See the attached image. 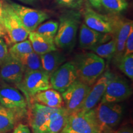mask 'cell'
Segmentation results:
<instances>
[{"mask_svg": "<svg viewBox=\"0 0 133 133\" xmlns=\"http://www.w3.org/2000/svg\"><path fill=\"white\" fill-rule=\"evenodd\" d=\"M81 19V12L74 9L67 10L61 15L57 31L54 38L56 47L72 50L75 45Z\"/></svg>", "mask_w": 133, "mask_h": 133, "instance_id": "6da1fadb", "label": "cell"}, {"mask_svg": "<svg viewBox=\"0 0 133 133\" xmlns=\"http://www.w3.org/2000/svg\"><path fill=\"white\" fill-rule=\"evenodd\" d=\"M78 80L92 86L104 72L105 63L104 59L94 52H84L76 55L73 61Z\"/></svg>", "mask_w": 133, "mask_h": 133, "instance_id": "7a4b0ae2", "label": "cell"}, {"mask_svg": "<svg viewBox=\"0 0 133 133\" xmlns=\"http://www.w3.org/2000/svg\"><path fill=\"white\" fill-rule=\"evenodd\" d=\"M102 131L94 109H91L88 111L79 110L69 115L62 132L101 133Z\"/></svg>", "mask_w": 133, "mask_h": 133, "instance_id": "3957f363", "label": "cell"}, {"mask_svg": "<svg viewBox=\"0 0 133 133\" xmlns=\"http://www.w3.org/2000/svg\"><path fill=\"white\" fill-rule=\"evenodd\" d=\"M50 75L44 70L25 72L22 79L17 87L25 97L28 107L31 104L33 97L43 91L51 89Z\"/></svg>", "mask_w": 133, "mask_h": 133, "instance_id": "277c9868", "label": "cell"}, {"mask_svg": "<svg viewBox=\"0 0 133 133\" xmlns=\"http://www.w3.org/2000/svg\"><path fill=\"white\" fill-rule=\"evenodd\" d=\"M0 105L12 111L17 118L27 114V102L24 94L11 86L0 87Z\"/></svg>", "mask_w": 133, "mask_h": 133, "instance_id": "5b68a950", "label": "cell"}, {"mask_svg": "<svg viewBox=\"0 0 133 133\" xmlns=\"http://www.w3.org/2000/svg\"><path fill=\"white\" fill-rule=\"evenodd\" d=\"M93 109L102 130L115 127L120 123L123 115V107L118 103L100 102Z\"/></svg>", "mask_w": 133, "mask_h": 133, "instance_id": "8992f818", "label": "cell"}, {"mask_svg": "<svg viewBox=\"0 0 133 133\" xmlns=\"http://www.w3.org/2000/svg\"><path fill=\"white\" fill-rule=\"evenodd\" d=\"M3 28L12 43L24 41L29 37V32L23 26L19 17L9 3H4Z\"/></svg>", "mask_w": 133, "mask_h": 133, "instance_id": "52a82bcc", "label": "cell"}, {"mask_svg": "<svg viewBox=\"0 0 133 133\" xmlns=\"http://www.w3.org/2000/svg\"><path fill=\"white\" fill-rule=\"evenodd\" d=\"M132 92V89L125 79L113 74L107 83L101 102H121L128 99Z\"/></svg>", "mask_w": 133, "mask_h": 133, "instance_id": "ba28073f", "label": "cell"}, {"mask_svg": "<svg viewBox=\"0 0 133 133\" xmlns=\"http://www.w3.org/2000/svg\"><path fill=\"white\" fill-rule=\"evenodd\" d=\"M91 88V86L76 79L66 90L62 93L63 101L65 104V107L69 115L80 110Z\"/></svg>", "mask_w": 133, "mask_h": 133, "instance_id": "9c48e42d", "label": "cell"}, {"mask_svg": "<svg viewBox=\"0 0 133 133\" xmlns=\"http://www.w3.org/2000/svg\"><path fill=\"white\" fill-rule=\"evenodd\" d=\"M21 20L24 28L29 32L35 31L41 23L49 18L48 13L41 10L33 9L16 3H9Z\"/></svg>", "mask_w": 133, "mask_h": 133, "instance_id": "30bf717a", "label": "cell"}, {"mask_svg": "<svg viewBox=\"0 0 133 133\" xmlns=\"http://www.w3.org/2000/svg\"><path fill=\"white\" fill-rule=\"evenodd\" d=\"M77 79L75 68L73 62L61 65L50 75L51 88L62 93Z\"/></svg>", "mask_w": 133, "mask_h": 133, "instance_id": "8fae6325", "label": "cell"}, {"mask_svg": "<svg viewBox=\"0 0 133 133\" xmlns=\"http://www.w3.org/2000/svg\"><path fill=\"white\" fill-rule=\"evenodd\" d=\"M27 111L29 122L33 133H47L49 115L54 108L33 102Z\"/></svg>", "mask_w": 133, "mask_h": 133, "instance_id": "7c38bea8", "label": "cell"}, {"mask_svg": "<svg viewBox=\"0 0 133 133\" xmlns=\"http://www.w3.org/2000/svg\"><path fill=\"white\" fill-rule=\"evenodd\" d=\"M110 17L114 27L112 34L116 44V51L114 57L116 59L123 54L126 40L131 30L133 29V22L118 15H112Z\"/></svg>", "mask_w": 133, "mask_h": 133, "instance_id": "4fadbf2b", "label": "cell"}, {"mask_svg": "<svg viewBox=\"0 0 133 133\" xmlns=\"http://www.w3.org/2000/svg\"><path fill=\"white\" fill-rule=\"evenodd\" d=\"M81 14L84 23L90 29L102 33H112L114 27L110 16L99 14L89 6H85Z\"/></svg>", "mask_w": 133, "mask_h": 133, "instance_id": "5bb4252c", "label": "cell"}, {"mask_svg": "<svg viewBox=\"0 0 133 133\" xmlns=\"http://www.w3.org/2000/svg\"><path fill=\"white\" fill-rule=\"evenodd\" d=\"M112 75V72L107 70L99 76V78L91 86L90 91L88 92L79 110L88 111L96 107L102 99L107 83Z\"/></svg>", "mask_w": 133, "mask_h": 133, "instance_id": "9a60e30c", "label": "cell"}, {"mask_svg": "<svg viewBox=\"0 0 133 133\" xmlns=\"http://www.w3.org/2000/svg\"><path fill=\"white\" fill-rule=\"evenodd\" d=\"M24 74V69L21 62L10 54L0 64V77L6 83L18 85Z\"/></svg>", "mask_w": 133, "mask_h": 133, "instance_id": "2e32d148", "label": "cell"}, {"mask_svg": "<svg viewBox=\"0 0 133 133\" xmlns=\"http://www.w3.org/2000/svg\"><path fill=\"white\" fill-rule=\"evenodd\" d=\"M112 37L111 33H102L90 29L84 23L81 24L79 33V46L89 49L92 46L105 42V39Z\"/></svg>", "mask_w": 133, "mask_h": 133, "instance_id": "e0dca14e", "label": "cell"}, {"mask_svg": "<svg viewBox=\"0 0 133 133\" xmlns=\"http://www.w3.org/2000/svg\"><path fill=\"white\" fill-rule=\"evenodd\" d=\"M28 38L33 51L39 56L57 50L54 39L39 34L35 31L30 32Z\"/></svg>", "mask_w": 133, "mask_h": 133, "instance_id": "ac0fdd59", "label": "cell"}, {"mask_svg": "<svg viewBox=\"0 0 133 133\" xmlns=\"http://www.w3.org/2000/svg\"><path fill=\"white\" fill-rule=\"evenodd\" d=\"M69 114L65 107L54 108L49 115L47 133H61L64 129Z\"/></svg>", "mask_w": 133, "mask_h": 133, "instance_id": "d6986e66", "label": "cell"}, {"mask_svg": "<svg viewBox=\"0 0 133 133\" xmlns=\"http://www.w3.org/2000/svg\"><path fill=\"white\" fill-rule=\"evenodd\" d=\"M34 102L51 108H57L62 106L63 99L59 92L51 88L37 93L33 97L31 104Z\"/></svg>", "mask_w": 133, "mask_h": 133, "instance_id": "ffe728a7", "label": "cell"}, {"mask_svg": "<svg viewBox=\"0 0 133 133\" xmlns=\"http://www.w3.org/2000/svg\"><path fill=\"white\" fill-rule=\"evenodd\" d=\"M40 59L43 70L49 75L65 61L64 55L58 51L57 49L41 55Z\"/></svg>", "mask_w": 133, "mask_h": 133, "instance_id": "44dd1931", "label": "cell"}, {"mask_svg": "<svg viewBox=\"0 0 133 133\" xmlns=\"http://www.w3.org/2000/svg\"><path fill=\"white\" fill-rule=\"evenodd\" d=\"M89 50L102 59H111L114 57L116 51V44L114 38L110 39L107 42H102L90 48Z\"/></svg>", "mask_w": 133, "mask_h": 133, "instance_id": "7402d4cb", "label": "cell"}, {"mask_svg": "<svg viewBox=\"0 0 133 133\" xmlns=\"http://www.w3.org/2000/svg\"><path fill=\"white\" fill-rule=\"evenodd\" d=\"M17 116L11 110L0 107V133H8L14 128Z\"/></svg>", "mask_w": 133, "mask_h": 133, "instance_id": "603a6c76", "label": "cell"}, {"mask_svg": "<svg viewBox=\"0 0 133 133\" xmlns=\"http://www.w3.org/2000/svg\"><path fill=\"white\" fill-rule=\"evenodd\" d=\"M24 69V73L28 71L43 70L41 65L40 56L34 51L25 54L17 59Z\"/></svg>", "mask_w": 133, "mask_h": 133, "instance_id": "cb8c5ba5", "label": "cell"}, {"mask_svg": "<svg viewBox=\"0 0 133 133\" xmlns=\"http://www.w3.org/2000/svg\"><path fill=\"white\" fill-rule=\"evenodd\" d=\"M116 65L119 70L129 79H133V54L122 56L115 59Z\"/></svg>", "mask_w": 133, "mask_h": 133, "instance_id": "d4e9b609", "label": "cell"}, {"mask_svg": "<svg viewBox=\"0 0 133 133\" xmlns=\"http://www.w3.org/2000/svg\"><path fill=\"white\" fill-rule=\"evenodd\" d=\"M102 7L112 15L124 12L128 7L126 0H102Z\"/></svg>", "mask_w": 133, "mask_h": 133, "instance_id": "484cf974", "label": "cell"}, {"mask_svg": "<svg viewBox=\"0 0 133 133\" xmlns=\"http://www.w3.org/2000/svg\"><path fill=\"white\" fill-rule=\"evenodd\" d=\"M8 50L9 54L16 59H19L24 55L33 52L31 43L29 39L14 43Z\"/></svg>", "mask_w": 133, "mask_h": 133, "instance_id": "4316f807", "label": "cell"}, {"mask_svg": "<svg viewBox=\"0 0 133 133\" xmlns=\"http://www.w3.org/2000/svg\"><path fill=\"white\" fill-rule=\"evenodd\" d=\"M59 22L57 21H49L43 22L36 28V32L46 37L54 39L55 36L57 33Z\"/></svg>", "mask_w": 133, "mask_h": 133, "instance_id": "83f0119b", "label": "cell"}, {"mask_svg": "<svg viewBox=\"0 0 133 133\" xmlns=\"http://www.w3.org/2000/svg\"><path fill=\"white\" fill-rule=\"evenodd\" d=\"M56 2L60 6L71 9H78L82 8L84 0H56Z\"/></svg>", "mask_w": 133, "mask_h": 133, "instance_id": "f1b7e54d", "label": "cell"}, {"mask_svg": "<svg viewBox=\"0 0 133 133\" xmlns=\"http://www.w3.org/2000/svg\"><path fill=\"white\" fill-rule=\"evenodd\" d=\"M133 54V29L131 30L124 45V50L123 56Z\"/></svg>", "mask_w": 133, "mask_h": 133, "instance_id": "f546056e", "label": "cell"}, {"mask_svg": "<svg viewBox=\"0 0 133 133\" xmlns=\"http://www.w3.org/2000/svg\"><path fill=\"white\" fill-rule=\"evenodd\" d=\"M9 54V50L8 49L7 44L4 39L0 38V64L4 62Z\"/></svg>", "mask_w": 133, "mask_h": 133, "instance_id": "4dcf8cb0", "label": "cell"}, {"mask_svg": "<svg viewBox=\"0 0 133 133\" xmlns=\"http://www.w3.org/2000/svg\"><path fill=\"white\" fill-rule=\"evenodd\" d=\"M13 133H31V131L27 125L19 124L15 128Z\"/></svg>", "mask_w": 133, "mask_h": 133, "instance_id": "1f68e13d", "label": "cell"}, {"mask_svg": "<svg viewBox=\"0 0 133 133\" xmlns=\"http://www.w3.org/2000/svg\"><path fill=\"white\" fill-rule=\"evenodd\" d=\"M90 6L94 9L100 10L102 8V0H88Z\"/></svg>", "mask_w": 133, "mask_h": 133, "instance_id": "d6a6232c", "label": "cell"}, {"mask_svg": "<svg viewBox=\"0 0 133 133\" xmlns=\"http://www.w3.org/2000/svg\"><path fill=\"white\" fill-rule=\"evenodd\" d=\"M114 133H133V131L129 126H124L116 131H114Z\"/></svg>", "mask_w": 133, "mask_h": 133, "instance_id": "836d02e7", "label": "cell"}, {"mask_svg": "<svg viewBox=\"0 0 133 133\" xmlns=\"http://www.w3.org/2000/svg\"><path fill=\"white\" fill-rule=\"evenodd\" d=\"M4 21V3L0 0V24L3 26Z\"/></svg>", "mask_w": 133, "mask_h": 133, "instance_id": "e575fe53", "label": "cell"}, {"mask_svg": "<svg viewBox=\"0 0 133 133\" xmlns=\"http://www.w3.org/2000/svg\"><path fill=\"white\" fill-rule=\"evenodd\" d=\"M19 1H21V2L25 3V4H34L35 3H36L37 1V0H19Z\"/></svg>", "mask_w": 133, "mask_h": 133, "instance_id": "d590c367", "label": "cell"}, {"mask_svg": "<svg viewBox=\"0 0 133 133\" xmlns=\"http://www.w3.org/2000/svg\"><path fill=\"white\" fill-rule=\"evenodd\" d=\"M101 133H114V131L110 128H105L103 129Z\"/></svg>", "mask_w": 133, "mask_h": 133, "instance_id": "8d00e7d4", "label": "cell"}, {"mask_svg": "<svg viewBox=\"0 0 133 133\" xmlns=\"http://www.w3.org/2000/svg\"><path fill=\"white\" fill-rule=\"evenodd\" d=\"M4 33H5V30L3 28V26L0 24V37L4 35Z\"/></svg>", "mask_w": 133, "mask_h": 133, "instance_id": "74e56055", "label": "cell"}, {"mask_svg": "<svg viewBox=\"0 0 133 133\" xmlns=\"http://www.w3.org/2000/svg\"><path fill=\"white\" fill-rule=\"evenodd\" d=\"M2 107V106H1V105H0V107Z\"/></svg>", "mask_w": 133, "mask_h": 133, "instance_id": "f35d334b", "label": "cell"}, {"mask_svg": "<svg viewBox=\"0 0 133 133\" xmlns=\"http://www.w3.org/2000/svg\"><path fill=\"white\" fill-rule=\"evenodd\" d=\"M61 133H63V132H61Z\"/></svg>", "mask_w": 133, "mask_h": 133, "instance_id": "ab89813d", "label": "cell"}, {"mask_svg": "<svg viewBox=\"0 0 133 133\" xmlns=\"http://www.w3.org/2000/svg\"><path fill=\"white\" fill-rule=\"evenodd\" d=\"M8 133H9V132H8Z\"/></svg>", "mask_w": 133, "mask_h": 133, "instance_id": "60d3db41", "label": "cell"}]
</instances>
